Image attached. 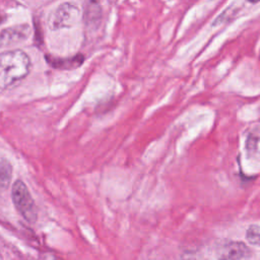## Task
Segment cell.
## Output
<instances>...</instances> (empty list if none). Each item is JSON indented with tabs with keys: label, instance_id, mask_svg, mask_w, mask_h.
<instances>
[{
	"label": "cell",
	"instance_id": "1",
	"mask_svg": "<svg viewBox=\"0 0 260 260\" xmlns=\"http://www.w3.org/2000/svg\"><path fill=\"white\" fill-rule=\"evenodd\" d=\"M31 61L22 50H7L0 53V88L13 87L30 72Z\"/></svg>",
	"mask_w": 260,
	"mask_h": 260
},
{
	"label": "cell",
	"instance_id": "2",
	"mask_svg": "<svg viewBox=\"0 0 260 260\" xmlns=\"http://www.w3.org/2000/svg\"><path fill=\"white\" fill-rule=\"evenodd\" d=\"M13 204L20 215L29 223H35L38 219V210L34 198L26 185L21 180H16L11 189Z\"/></svg>",
	"mask_w": 260,
	"mask_h": 260
},
{
	"label": "cell",
	"instance_id": "3",
	"mask_svg": "<svg viewBox=\"0 0 260 260\" xmlns=\"http://www.w3.org/2000/svg\"><path fill=\"white\" fill-rule=\"evenodd\" d=\"M80 16V8L76 3L64 2L56 7L48 17V25L53 30L68 28L76 24Z\"/></svg>",
	"mask_w": 260,
	"mask_h": 260
},
{
	"label": "cell",
	"instance_id": "4",
	"mask_svg": "<svg viewBox=\"0 0 260 260\" xmlns=\"http://www.w3.org/2000/svg\"><path fill=\"white\" fill-rule=\"evenodd\" d=\"M250 255L248 246L240 241H225L216 250L217 260H247Z\"/></svg>",
	"mask_w": 260,
	"mask_h": 260
},
{
	"label": "cell",
	"instance_id": "5",
	"mask_svg": "<svg viewBox=\"0 0 260 260\" xmlns=\"http://www.w3.org/2000/svg\"><path fill=\"white\" fill-rule=\"evenodd\" d=\"M30 34L28 24L9 26L0 31V48H6L24 42Z\"/></svg>",
	"mask_w": 260,
	"mask_h": 260
},
{
	"label": "cell",
	"instance_id": "6",
	"mask_svg": "<svg viewBox=\"0 0 260 260\" xmlns=\"http://www.w3.org/2000/svg\"><path fill=\"white\" fill-rule=\"evenodd\" d=\"M102 18V8L96 2L84 3L83 20L87 26H98Z\"/></svg>",
	"mask_w": 260,
	"mask_h": 260
},
{
	"label": "cell",
	"instance_id": "7",
	"mask_svg": "<svg viewBox=\"0 0 260 260\" xmlns=\"http://www.w3.org/2000/svg\"><path fill=\"white\" fill-rule=\"evenodd\" d=\"M48 62L51 64V66L56 68H73L79 66L83 62V56L82 55H76L74 57L66 58V59H58V58H47Z\"/></svg>",
	"mask_w": 260,
	"mask_h": 260
},
{
	"label": "cell",
	"instance_id": "8",
	"mask_svg": "<svg viewBox=\"0 0 260 260\" xmlns=\"http://www.w3.org/2000/svg\"><path fill=\"white\" fill-rule=\"evenodd\" d=\"M12 177V166L10 162L0 157V189H6L11 181Z\"/></svg>",
	"mask_w": 260,
	"mask_h": 260
},
{
	"label": "cell",
	"instance_id": "9",
	"mask_svg": "<svg viewBox=\"0 0 260 260\" xmlns=\"http://www.w3.org/2000/svg\"><path fill=\"white\" fill-rule=\"evenodd\" d=\"M240 10V7H237L236 4H233L229 7H226L220 14H218L214 20L212 21V26H217L219 24H222L224 22H229L230 20H232L238 13V11Z\"/></svg>",
	"mask_w": 260,
	"mask_h": 260
},
{
	"label": "cell",
	"instance_id": "10",
	"mask_svg": "<svg viewBox=\"0 0 260 260\" xmlns=\"http://www.w3.org/2000/svg\"><path fill=\"white\" fill-rule=\"evenodd\" d=\"M247 241L254 246H260V226L256 224L250 225L246 231Z\"/></svg>",
	"mask_w": 260,
	"mask_h": 260
},
{
	"label": "cell",
	"instance_id": "11",
	"mask_svg": "<svg viewBox=\"0 0 260 260\" xmlns=\"http://www.w3.org/2000/svg\"><path fill=\"white\" fill-rule=\"evenodd\" d=\"M258 142H259V136H257L254 133H250L246 139L245 142V148L248 152V154H254L255 151L258 148Z\"/></svg>",
	"mask_w": 260,
	"mask_h": 260
},
{
	"label": "cell",
	"instance_id": "12",
	"mask_svg": "<svg viewBox=\"0 0 260 260\" xmlns=\"http://www.w3.org/2000/svg\"><path fill=\"white\" fill-rule=\"evenodd\" d=\"M44 260H59V259L56 256H54V255H48V256H46L44 258Z\"/></svg>",
	"mask_w": 260,
	"mask_h": 260
}]
</instances>
